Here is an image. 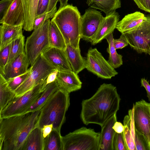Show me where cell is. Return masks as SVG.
<instances>
[{
	"mask_svg": "<svg viewBox=\"0 0 150 150\" xmlns=\"http://www.w3.org/2000/svg\"><path fill=\"white\" fill-rule=\"evenodd\" d=\"M69 0H59L60 2V6L59 9L62 8L68 5Z\"/></svg>",
	"mask_w": 150,
	"mask_h": 150,
	"instance_id": "46",
	"label": "cell"
},
{
	"mask_svg": "<svg viewBox=\"0 0 150 150\" xmlns=\"http://www.w3.org/2000/svg\"><path fill=\"white\" fill-rule=\"evenodd\" d=\"M140 9L150 13V0H133Z\"/></svg>",
	"mask_w": 150,
	"mask_h": 150,
	"instance_id": "40",
	"label": "cell"
},
{
	"mask_svg": "<svg viewBox=\"0 0 150 150\" xmlns=\"http://www.w3.org/2000/svg\"><path fill=\"white\" fill-rule=\"evenodd\" d=\"M59 1V0H50L47 12L50 11L56 6L57 3Z\"/></svg>",
	"mask_w": 150,
	"mask_h": 150,
	"instance_id": "45",
	"label": "cell"
},
{
	"mask_svg": "<svg viewBox=\"0 0 150 150\" xmlns=\"http://www.w3.org/2000/svg\"><path fill=\"white\" fill-rule=\"evenodd\" d=\"M113 43L115 49H122L129 45L128 42L124 33L121 34L120 38L118 39H113Z\"/></svg>",
	"mask_w": 150,
	"mask_h": 150,
	"instance_id": "37",
	"label": "cell"
},
{
	"mask_svg": "<svg viewBox=\"0 0 150 150\" xmlns=\"http://www.w3.org/2000/svg\"><path fill=\"white\" fill-rule=\"evenodd\" d=\"M25 13L23 29L26 31L33 30V23L37 17V8L39 0H21Z\"/></svg>",
	"mask_w": 150,
	"mask_h": 150,
	"instance_id": "23",
	"label": "cell"
},
{
	"mask_svg": "<svg viewBox=\"0 0 150 150\" xmlns=\"http://www.w3.org/2000/svg\"><path fill=\"white\" fill-rule=\"evenodd\" d=\"M134 142L136 150H150V146L144 136L135 129Z\"/></svg>",
	"mask_w": 150,
	"mask_h": 150,
	"instance_id": "34",
	"label": "cell"
},
{
	"mask_svg": "<svg viewBox=\"0 0 150 150\" xmlns=\"http://www.w3.org/2000/svg\"><path fill=\"white\" fill-rule=\"evenodd\" d=\"M104 18L101 12L95 9L86 10L81 16V39L91 42Z\"/></svg>",
	"mask_w": 150,
	"mask_h": 150,
	"instance_id": "12",
	"label": "cell"
},
{
	"mask_svg": "<svg viewBox=\"0 0 150 150\" xmlns=\"http://www.w3.org/2000/svg\"><path fill=\"white\" fill-rule=\"evenodd\" d=\"M29 65L28 59L24 53L7 64L1 74L6 80L15 77L26 73L28 70Z\"/></svg>",
	"mask_w": 150,
	"mask_h": 150,
	"instance_id": "17",
	"label": "cell"
},
{
	"mask_svg": "<svg viewBox=\"0 0 150 150\" xmlns=\"http://www.w3.org/2000/svg\"><path fill=\"white\" fill-rule=\"evenodd\" d=\"M48 38L50 46L65 51L67 45L64 38L57 25L52 21L50 23Z\"/></svg>",
	"mask_w": 150,
	"mask_h": 150,
	"instance_id": "26",
	"label": "cell"
},
{
	"mask_svg": "<svg viewBox=\"0 0 150 150\" xmlns=\"http://www.w3.org/2000/svg\"><path fill=\"white\" fill-rule=\"evenodd\" d=\"M108 44L107 51L109 54L108 62L115 69L119 67L123 64L122 56L117 53L114 46L112 33L105 38Z\"/></svg>",
	"mask_w": 150,
	"mask_h": 150,
	"instance_id": "29",
	"label": "cell"
},
{
	"mask_svg": "<svg viewBox=\"0 0 150 150\" xmlns=\"http://www.w3.org/2000/svg\"><path fill=\"white\" fill-rule=\"evenodd\" d=\"M65 52L72 71L78 74L86 68V58L81 55L79 48H75L69 44L66 45Z\"/></svg>",
	"mask_w": 150,
	"mask_h": 150,
	"instance_id": "22",
	"label": "cell"
},
{
	"mask_svg": "<svg viewBox=\"0 0 150 150\" xmlns=\"http://www.w3.org/2000/svg\"><path fill=\"white\" fill-rule=\"evenodd\" d=\"M53 129L52 125H44L41 129L42 135L45 138L48 135L52 132Z\"/></svg>",
	"mask_w": 150,
	"mask_h": 150,
	"instance_id": "43",
	"label": "cell"
},
{
	"mask_svg": "<svg viewBox=\"0 0 150 150\" xmlns=\"http://www.w3.org/2000/svg\"><path fill=\"white\" fill-rule=\"evenodd\" d=\"M121 99L116 88L103 83L90 98L81 103V119L85 125L95 124L102 127L119 109Z\"/></svg>",
	"mask_w": 150,
	"mask_h": 150,
	"instance_id": "1",
	"label": "cell"
},
{
	"mask_svg": "<svg viewBox=\"0 0 150 150\" xmlns=\"http://www.w3.org/2000/svg\"><path fill=\"white\" fill-rule=\"evenodd\" d=\"M13 0H1L0 1V20L5 15Z\"/></svg>",
	"mask_w": 150,
	"mask_h": 150,
	"instance_id": "39",
	"label": "cell"
},
{
	"mask_svg": "<svg viewBox=\"0 0 150 150\" xmlns=\"http://www.w3.org/2000/svg\"><path fill=\"white\" fill-rule=\"evenodd\" d=\"M16 96L15 91L10 88L6 80L0 74V111Z\"/></svg>",
	"mask_w": 150,
	"mask_h": 150,
	"instance_id": "28",
	"label": "cell"
},
{
	"mask_svg": "<svg viewBox=\"0 0 150 150\" xmlns=\"http://www.w3.org/2000/svg\"><path fill=\"white\" fill-rule=\"evenodd\" d=\"M141 86L143 87L145 89L147 93V96L150 101V85L149 81L145 78H142L141 79Z\"/></svg>",
	"mask_w": 150,
	"mask_h": 150,
	"instance_id": "42",
	"label": "cell"
},
{
	"mask_svg": "<svg viewBox=\"0 0 150 150\" xmlns=\"http://www.w3.org/2000/svg\"><path fill=\"white\" fill-rule=\"evenodd\" d=\"M70 104L69 93L59 89L40 110L38 127L52 125V129L60 132Z\"/></svg>",
	"mask_w": 150,
	"mask_h": 150,
	"instance_id": "3",
	"label": "cell"
},
{
	"mask_svg": "<svg viewBox=\"0 0 150 150\" xmlns=\"http://www.w3.org/2000/svg\"><path fill=\"white\" fill-rule=\"evenodd\" d=\"M51 21L48 19L33 30L25 44L24 53L32 66L42 52L49 47L48 34Z\"/></svg>",
	"mask_w": 150,
	"mask_h": 150,
	"instance_id": "7",
	"label": "cell"
},
{
	"mask_svg": "<svg viewBox=\"0 0 150 150\" xmlns=\"http://www.w3.org/2000/svg\"><path fill=\"white\" fill-rule=\"evenodd\" d=\"M44 150H63L61 132L54 129L44 138Z\"/></svg>",
	"mask_w": 150,
	"mask_h": 150,
	"instance_id": "30",
	"label": "cell"
},
{
	"mask_svg": "<svg viewBox=\"0 0 150 150\" xmlns=\"http://www.w3.org/2000/svg\"><path fill=\"white\" fill-rule=\"evenodd\" d=\"M44 138L42 129L37 127L28 135L22 150H44Z\"/></svg>",
	"mask_w": 150,
	"mask_h": 150,
	"instance_id": "24",
	"label": "cell"
},
{
	"mask_svg": "<svg viewBox=\"0 0 150 150\" xmlns=\"http://www.w3.org/2000/svg\"><path fill=\"white\" fill-rule=\"evenodd\" d=\"M49 2L50 0H39L37 8V16L47 12Z\"/></svg>",
	"mask_w": 150,
	"mask_h": 150,
	"instance_id": "38",
	"label": "cell"
},
{
	"mask_svg": "<svg viewBox=\"0 0 150 150\" xmlns=\"http://www.w3.org/2000/svg\"><path fill=\"white\" fill-rule=\"evenodd\" d=\"M23 25H12L5 24L1 25L0 50L23 35Z\"/></svg>",
	"mask_w": 150,
	"mask_h": 150,
	"instance_id": "21",
	"label": "cell"
},
{
	"mask_svg": "<svg viewBox=\"0 0 150 150\" xmlns=\"http://www.w3.org/2000/svg\"><path fill=\"white\" fill-rule=\"evenodd\" d=\"M45 81L22 95L15 97L0 111V119L26 113L40 97L45 89L46 86Z\"/></svg>",
	"mask_w": 150,
	"mask_h": 150,
	"instance_id": "6",
	"label": "cell"
},
{
	"mask_svg": "<svg viewBox=\"0 0 150 150\" xmlns=\"http://www.w3.org/2000/svg\"><path fill=\"white\" fill-rule=\"evenodd\" d=\"M24 20L25 13L21 0H13L5 15L0 20V23L12 25H23Z\"/></svg>",
	"mask_w": 150,
	"mask_h": 150,
	"instance_id": "16",
	"label": "cell"
},
{
	"mask_svg": "<svg viewBox=\"0 0 150 150\" xmlns=\"http://www.w3.org/2000/svg\"><path fill=\"white\" fill-rule=\"evenodd\" d=\"M146 18V16L140 11L128 14L118 22L116 28L121 34L130 31L140 25Z\"/></svg>",
	"mask_w": 150,
	"mask_h": 150,
	"instance_id": "20",
	"label": "cell"
},
{
	"mask_svg": "<svg viewBox=\"0 0 150 150\" xmlns=\"http://www.w3.org/2000/svg\"></svg>",
	"mask_w": 150,
	"mask_h": 150,
	"instance_id": "47",
	"label": "cell"
},
{
	"mask_svg": "<svg viewBox=\"0 0 150 150\" xmlns=\"http://www.w3.org/2000/svg\"><path fill=\"white\" fill-rule=\"evenodd\" d=\"M100 132L82 127L62 136L63 150H98Z\"/></svg>",
	"mask_w": 150,
	"mask_h": 150,
	"instance_id": "5",
	"label": "cell"
},
{
	"mask_svg": "<svg viewBox=\"0 0 150 150\" xmlns=\"http://www.w3.org/2000/svg\"><path fill=\"white\" fill-rule=\"evenodd\" d=\"M11 42L0 50V74L3 73L8 59Z\"/></svg>",
	"mask_w": 150,
	"mask_h": 150,
	"instance_id": "35",
	"label": "cell"
},
{
	"mask_svg": "<svg viewBox=\"0 0 150 150\" xmlns=\"http://www.w3.org/2000/svg\"><path fill=\"white\" fill-rule=\"evenodd\" d=\"M56 81L59 89L69 93L81 88L82 82L73 71H59Z\"/></svg>",
	"mask_w": 150,
	"mask_h": 150,
	"instance_id": "15",
	"label": "cell"
},
{
	"mask_svg": "<svg viewBox=\"0 0 150 150\" xmlns=\"http://www.w3.org/2000/svg\"><path fill=\"white\" fill-rule=\"evenodd\" d=\"M86 3L90 7L104 12L106 16L114 13L121 6L120 0H87Z\"/></svg>",
	"mask_w": 150,
	"mask_h": 150,
	"instance_id": "25",
	"label": "cell"
},
{
	"mask_svg": "<svg viewBox=\"0 0 150 150\" xmlns=\"http://www.w3.org/2000/svg\"><path fill=\"white\" fill-rule=\"evenodd\" d=\"M130 47L138 53L150 54V15L134 29L124 33Z\"/></svg>",
	"mask_w": 150,
	"mask_h": 150,
	"instance_id": "9",
	"label": "cell"
},
{
	"mask_svg": "<svg viewBox=\"0 0 150 150\" xmlns=\"http://www.w3.org/2000/svg\"><path fill=\"white\" fill-rule=\"evenodd\" d=\"M58 72V71L56 69L51 72L45 80V83L46 86L49 84L56 80Z\"/></svg>",
	"mask_w": 150,
	"mask_h": 150,
	"instance_id": "41",
	"label": "cell"
},
{
	"mask_svg": "<svg viewBox=\"0 0 150 150\" xmlns=\"http://www.w3.org/2000/svg\"><path fill=\"white\" fill-rule=\"evenodd\" d=\"M59 89L56 80L48 84L40 97L30 108L26 112L40 110Z\"/></svg>",
	"mask_w": 150,
	"mask_h": 150,
	"instance_id": "27",
	"label": "cell"
},
{
	"mask_svg": "<svg viewBox=\"0 0 150 150\" xmlns=\"http://www.w3.org/2000/svg\"><path fill=\"white\" fill-rule=\"evenodd\" d=\"M29 75L15 91L16 97L22 95L44 81L48 76L56 70L42 54L31 66Z\"/></svg>",
	"mask_w": 150,
	"mask_h": 150,
	"instance_id": "8",
	"label": "cell"
},
{
	"mask_svg": "<svg viewBox=\"0 0 150 150\" xmlns=\"http://www.w3.org/2000/svg\"><path fill=\"white\" fill-rule=\"evenodd\" d=\"M40 110L0 119V150H22L31 131L38 127Z\"/></svg>",
	"mask_w": 150,
	"mask_h": 150,
	"instance_id": "2",
	"label": "cell"
},
{
	"mask_svg": "<svg viewBox=\"0 0 150 150\" xmlns=\"http://www.w3.org/2000/svg\"><path fill=\"white\" fill-rule=\"evenodd\" d=\"M133 105L135 129L144 136L150 146V103L142 99Z\"/></svg>",
	"mask_w": 150,
	"mask_h": 150,
	"instance_id": "11",
	"label": "cell"
},
{
	"mask_svg": "<svg viewBox=\"0 0 150 150\" xmlns=\"http://www.w3.org/2000/svg\"><path fill=\"white\" fill-rule=\"evenodd\" d=\"M113 150H127L122 132H116L113 140Z\"/></svg>",
	"mask_w": 150,
	"mask_h": 150,
	"instance_id": "36",
	"label": "cell"
},
{
	"mask_svg": "<svg viewBox=\"0 0 150 150\" xmlns=\"http://www.w3.org/2000/svg\"><path fill=\"white\" fill-rule=\"evenodd\" d=\"M41 54L48 62L59 71H72L65 51L49 46Z\"/></svg>",
	"mask_w": 150,
	"mask_h": 150,
	"instance_id": "13",
	"label": "cell"
},
{
	"mask_svg": "<svg viewBox=\"0 0 150 150\" xmlns=\"http://www.w3.org/2000/svg\"><path fill=\"white\" fill-rule=\"evenodd\" d=\"M86 60V68L99 78L110 79L118 74L96 48L88 50Z\"/></svg>",
	"mask_w": 150,
	"mask_h": 150,
	"instance_id": "10",
	"label": "cell"
},
{
	"mask_svg": "<svg viewBox=\"0 0 150 150\" xmlns=\"http://www.w3.org/2000/svg\"><path fill=\"white\" fill-rule=\"evenodd\" d=\"M81 17L77 7L68 4L59 9L51 20L58 27L66 45L75 48H79Z\"/></svg>",
	"mask_w": 150,
	"mask_h": 150,
	"instance_id": "4",
	"label": "cell"
},
{
	"mask_svg": "<svg viewBox=\"0 0 150 150\" xmlns=\"http://www.w3.org/2000/svg\"><path fill=\"white\" fill-rule=\"evenodd\" d=\"M134 106L129 110L128 115L123 120L124 130L122 132L127 150H136L134 142L135 129L134 121Z\"/></svg>",
	"mask_w": 150,
	"mask_h": 150,
	"instance_id": "19",
	"label": "cell"
},
{
	"mask_svg": "<svg viewBox=\"0 0 150 150\" xmlns=\"http://www.w3.org/2000/svg\"><path fill=\"white\" fill-rule=\"evenodd\" d=\"M57 11L56 6L50 11L37 16L34 22L33 30L38 28L47 20L52 18Z\"/></svg>",
	"mask_w": 150,
	"mask_h": 150,
	"instance_id": "33",
	"label": "cell"
},
{
	"mask_svg": "<svg viewBox=\"0 0 150 150\" xmlns=\"http://www.w3.org/2000/svg\"><path fill=\"white\" fill-rule=\"evenodd\" d=\"M117 121L115 113L101 127L98 150H113V140L116 132L112 127Z\"/></svg>",
	"mask_w": 150,
	"mask_h": 150,
	"instance_id": "18",
	"label": "cell"
},
{
	"mask_svg": "<svg viewBox=\"0 0 150 150\" xmlns=\"http://www.w3.org/2000/svg\"><path fill=\"white\" fill-rule=\"evenodd\" d=\"M120 15L116 12L104 17L93 37L91 44L95 45L101 42L107 36L112 33L119 21Z\"/></svg>",
	"mask_w": 150,
	"mask_h": 150,
	"instance_id": "14",
	"label": "cell"
},
{
	"mask_svg": "<svg viewBox=\"0 0 150 150\" xmlns=\"http://www.w3.org/2000/svg\"><path fill=\"white\" fill-rule=\"evenodd\" d=\"M30 67L26 73L20 75L6 80L10 88L15 91L25 81L30 74Z\"/></svg>",
	"mask_w": 150,
	"mask_h": 150,
	"instance_id": "32",
	"label": "cell"
},
{
	"mask_svg": "<svg viewBox=\"0 0 150 150\" xmlns=\"http://www.w3.org/2000/svg\"><path fill=\"white\" fill-rule=\"evenodd\" d=\"M112 128L115 132L118 133H122L124 130V125L120 122L117 121L114 124Z\"/></svg>",
	"mask_w": 150,
	"mask_h": 150,
	"instance_id": "44",
	"label": "cell"
},
{
	"mask_svg": "<svg viewBox=\"0 0 150 150\" xmlns=\"http://www.w3.org/2000/svg\"><path fill=\"white\" fill-rule=\"evenodd\" d=\"M24 42L25 37L23 35L11 42L9 56L7 64L24 53Z\"/></svg>",
	"mask_w": 150,
	"mask_h": 150,
	"instance_id": "31",
	"label": "cell"
}]
</instances>
